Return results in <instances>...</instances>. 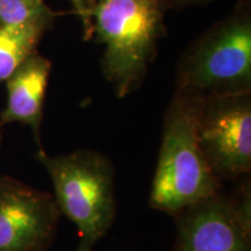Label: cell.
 I'll use <instances>...</instances> for the list:
<instances>
[{
	"label": "cell",
	"mask_w": 251,
	"mask_h": 251,
	"mask_svg": "<svg viewBox=\"0 0 251 251\" xmlns=\"http://www.w3.org/2000/svg\"><path fill=\"white\" fill-rule=\"evenodd\" d=\"M166 0H99L92 37L103 47L101 71L119 98L142 85L166 35Z\"/></svg>",
	"instance_id": "cell-1"
},
{
	"label": "cell",
	"mask_w": 251,
	"mask_h": 251,
	"mask_svg": "<svg viewBox=\"0 0 251 251\" xmlns=\"http://www.w3.org/2000/svg\"><path fill=\"white\" fill-rule=\"evenodd\" d=\"M200 97L176 89L163 120L162 143L150 206L175 216L221 191L200 148L197 111Z\"/></svg>",
	"instance_id": "cell-2"
},
{
	"label": "cell",
	"mask_w": 251,
	"mask_h": 251,
	"mask_svg": "<svg viewBox=\"0 0 251 251\" xmlns=\"http://www.w3.org/2000/svg\"><path fill=\"white\" fill-rule=\"evenodd\" d=\"M176 89L198 97L251 92V2L212 25L184 50L176 68Z\"/></svg>",
	"instance_id": "cell-3"
},
{
	"label": "cell",
	"mask_w": 251,
	"mask_h": 251,
	"mask_svg": "<svg viewBox=\"0 0 251 251\" xmlns=\"http://www.w3.org/2000/svg\"><path fill=\"white\" fill-rule=\"evenodd\" d=\"M36 159L48 172L59 212L78 229L76 251H93L109 231L117 214L111 161L93 150L51 156L43 148L37 150Z\"/></svg>",
	"instance_id": "cell-4"
},
{
	"label": "cell",
	"mask_w": 251,
	"mask_h": 251,
	"mask_svg": "<svg viewBox=\"0 0 251 251\" xmlns=\"http://www.w3.org/2000/svg\"><path fill=\"white\" fill-rule=\"evenodd\" d=\"M197 135L220 183L251 171V92L200 97Z\"/></svg>",
	"instance_id": "cell-5"
},
{
	"label": "cell",
	"mask_w": 251,
	"mask_h": 251,
	"mask_svg": "<svg viewBox=\"0 0 251 251\" xmlns=\"http://www.w3.org/2000/svg\"><path fill=\"white\" fill-rule=\"evenodd\" d=\"M172 251H251L250 180L230 194L221 191L175 215Z\"/></svg>",
	"instance_id": "cell-6"
},
{
	"label": "cell",
	"mask_w": 251,
	"mask_h": 251,
	"mask_svg": "<svg viewBox=\"0 0 251 251\" xmlns=\"http://www.w3.org/2000/svg\"><path fill=\"white\" fill-rule=\"evenodd\" d=\"M59 216L54 196L0 176V251H46Z\"/></svg>",
	"instance_id": "cell-7"
},
{
	"label": "cell",
	"mask_w": 251,
	"mask_h": 251,
	"mask_svg": "<svg viewBox=\"0 0 251 251\" xmlns=\"http://www.w3.org/2000/svg\"><path fill=\"white\" fill-rule=\"evenodd\" d=\"M51 67V62L37 50L28 56L4 81L7 99L0 114V126L15 122L28 126L39 149L43 148L41 127Z\"/></svg>",
	"instance_id": "cell-8"
},
{
	"label": "cell",
	"mask_w": 251,
	"mask_h": 251,
	"mask_svg": "<svg viewBox=\"0 0 251 251\" xmlns=\"http://www.w3.org/2000/svg\"><path fill=\"white\" fill-rule=\"evenodd\" d=\"M62 14L48 6L24 23L0 28V84L4 83L28 56L37 51L43 36L52 29Z\"/></svg>",
	"instance_id": "cell-9"
},
{
	"label": "cell",
	"mask_w": 251,
	"mask_h": 251,
	"mask_svg": "<svg viewBox=\"0 0 251 251\" xmlns=\"http://www.w3.org/2000/svg\"><path fill=\"white\" fill-rule=\"evenodd\" d=\"M47 7L45 0H0V28L24 23Z\"/></svg>",
	"instance_id": "cell-10"
},
{
	"label": "cell",
	"mask_w": 251,
	"mask_h": 251,
	"mask_svg": "<svg viewBox=\"0 0 251 251\" xmlns=\"http://www.w3.org/2000/svg\"><path fill=\"white\" fill-rule=\"evenodd\" d=\"M99 0H70L74 12L83 26L84 39H92V14Z\"/></svg>",
	"instance_id": "cell-11"
},
{
	"label": "cell",
	"mask_w": 251,
	"mask_h": 251,
	"mask_svg": "<svg viewBox=\"0 0 251 251\" xmlns=\"http://www.w3.org/2000/svg\"><path fill=\"white\" fill-rule=\"evenodd\" d=\"M169 6L171 7L177 8H184L187 6H194V5H206L209 2L215 1V0H166Z\"/></svg>",
	"instance_id": "cell-12"
},
{
	"label": "cell",
	"mask_w": 251,
	"mask_h": 251,
	"mask_svg": "<svg viewBox=\"0 0 251 251\" xmlns=\"http://www.w3.org/2000/svg\"><path fill=\"white\" fill-rule=\"evenodd\" d=\"M0 144H1V126H0Z\"/></svg>",
	"instance_id": "cell-13"
}]
</instances>
